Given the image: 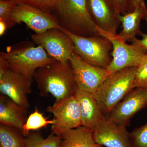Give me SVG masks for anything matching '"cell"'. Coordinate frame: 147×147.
Instances as JSON below:
<instances>
[{
  "instance_id": "6da1fadb",
  "label": "cell",
  "mask_w": 147,
  "mask_h": 147,
  "mask_svg": "<svg viewBox=\"0 0 147 147\" xmlns=\"http://www.w3.org/2000/svg\"><path fill=\"white\" fill-rule=\"evenodd\" d=\"M40 96L51 95L58 102L74 95L77 86L70 61H56L38 69L34 75Z\"/></svg>"
},
{
  "instance_id": "7a4b0ae2",
  "label": "cell",
  "mask_w": 147,
  "mask_h": 147,
  "mask_svg": "<svg viewBox=\"0 0 147 147\" xmlns=\"http://www.w3.org/2000/svg\"><path fill=\"white\" fill-rule=\"evenodd\" d=\"M0 57L7 62L9 70L20 74L32 82L38 69L57 61L50 57L42 46H34L29 41L8 46L5 52H1Z\"/></svg>"
},
{
  "instance_id": "3957f363",
  "label": "cell",
  "mask_w": 147,
  "mask_h": 147,
  "mask_svg": "<svg viewBox=\"0 0 147 147\" xmlns=\"http://www.w3.org/2000/svg\"><path fill=\"white\" fill-rule=\"evenodd\" d=\"M53 12L61 28L70 33L84 37L100 35L86 0H59Z\"/></svg>"
},
{
  "instance_id": "277c9868",
  "label": "cell",
  "mask_w": 147,
  "mask_h": 147,
  "mask_svg": "<svg viewBox=\"0 0 147 147\" xmlns=\"http://www.w3.org/2000/svg\"><path fill=\"white\" fill-rule=\"evenodd\" d=\"M137 67L112 73L93 94L103 114H109L131 90Z\"/></svg>"
},
{
  "instance_id": "5b68a950",
  "label": "cell",
  "mask_w": 147,
  "mask_h": 147,
  "mask_svg": "<svg viewBox=\"0 0 147 147\" xmlns=\"http://www.w3.org/2000/svg\"><path fill=\"white\" fill-rule=\"evenodd\" d=\"M60 29L73 41L74 53L88 63L106 69L113 59V45L108 38L101 35L79 36Z\"/></svg>"
},
{
  "instance_id": "8992f818",
  "label": "cell",
  "mask_w": 147,
  "mask_h": 147,
  "mask_svg": "<svg viewBox=\"0 0 147 147\" xmlns=\"http://www.w3.org/2000/svg\"><path fill=\"white\" fill-rule=\"evenodd\" d=\"M100 35L105 37L113 45L112 60L106 69L110 73L131 67H138L147 54L146 50L134 42L129 45L119 38L117 35L106 32L98 28Z\"/></svg>"
},
{
  "instance_id": "52a82bcc",
  "label": "cell",
  "mask_w": 147,
  "mask_h": 147,
  "mask_svg": "<svg viewBox=\"0 0 147 147\" xmlns=\"http://www.w3.org/2000/svg\"><path fill=\"white\" fill-rule=\"evenodd\" d=\"M10 20L12 27L24 23L37 34L51 29L61 28L54 13L28 5H17L11 12Z\"/></svg>"
},
{
  "instance_id": "ba28073f",
  "label": "cell",
  "mask_w": 147,
  "mask_h": 147,
  "mask_svg": "<svg viewBox=\"0 0 147 147\" xmlns=\"http://www.w3.org/2000/svg\"><path fill=\"white\" fill-rule=\"evenodd\" d=\"M69 61L76 86L83 91L94 93L112 74L106 69L88 63L74 53Z\"/></svg>"
},
{
  "instance_id": "9c48e42d",
  "label": "cell",
  "mask_w": 147,
  "mask_h": 147,
  "mask_svg": "<svg viewBox=\"0 0 147 147\" xmlns=\"http://www.w3.org/2000/svg\"><path fill=\"white\" fill-rule=\"evenodd\" d=\"M31 38L34 43L42 46L48 56L57 61H68L74 53L73 41L61 29H51L40 34H34Z\"/></svg>"
},
{
  "instance_id": "30bf717a",
  "label": "cell",
  "mask_w": 147,
  "mask_h": 147,
  "mask_svg": "<svg viewBox=\"0 0 147 147\" xmlns=\"http://www.w3.org/2000/svg\"><path fill=\"white\" fill-rule=\"evenodd\" d=\"M47 112L54 116L55 123L51 133L60 135L69 129L82 126L79 102L74 95L47 107Z\"/></svg>"
},
{
  "instance_id": "8fae6325",
  "label": "cell",
  "mask_w": 147,
  "mask_h": 147,
  "mask_svg": "<svg viewBox=\"0 0 147 147\" xmlns=\"http://www.w3.org/2000/svg\"><path fill=\"white\" fill-rule=\"evenodd\" d=\"M147 106V88H134L109 114L107 120L127 127L131 118Z\"/></svg>"
},
{
  "instance_id": "7c38bea8",
  "label": "cell",
  "mask_w": 147,
  "mask_h": 147,
  "mask_svg": "<svg viewBox=\"0 0 147 147\" xmlns=\"http://www.w3.org/2000/svg\"><path fill=\"white\" fill-rule=\"evenodd\" d=\"M90 14L98 28L117 35L119 14L111 0H86Z\"/></svg>"
},
{
  "instance_id": "4fadbf2b",
  "label": "cell",
  "mask_w": 147,
  "mask_h": 147,
  "mask_svg": "<svg viewBox=\"0 0 147 147\" xmlns=\"http://www.w3.org/2000/svg\"><path fill=\"white\" fill-rule=\"evenodd\" d=\"M32 83L25 76L9 69L0 79V92L28 109L30 106L28 95L32 92Z\"/></svg>"
},
{
  "instance_id": "5bb4252c",
  "label": "cell",
  "mask_w": 147,
  "mask_h": 147,
  "mask_svg": "<svg viewBox=\"0 0 147 147\" xmlns=\"http://www.w3.org/2000/svg\"><path fill=\"white\" fill-rule=\"evenodd\" d=\"M74 95L79 102L82 126L92 132L95 131L105 123L107 118L104 117L93 94L81 90L77 87Z\"/></svg>"
},
{
  "instance_id": "9a60e30c",
  "label": "cell",
  "mask_w": 147,
  "mask_h": 147,
  "mask_svg": "<svg viewBox=\"0 0 147 147\" xmlns=\"http://www.w3.org/2000/svg\"><path fill=\"white\" fill-rule=\"evenodd\" d=\"M92 136L96 143L106 147H132L126 127L115 124L107 119L93 132Z\"/></svg>"
},
{
  "instance_id": "2e32d148",
  "label": "cell",
  "mask_w": 147,
  "mask_h": 147,
  "mask_svg": "<svg viewBox=\"0 0 147 147\" xmlns=\"http://www.w3.org/2000/svg\"><path fill=\"white\" fill-rule=\"evenodd\" d=\"M122 30L117 36L124 42L131 41L141 32L140 24L142 19L147 18V8L144 1L133 11L119 14Z\"/></svg>"
},
{
  "instance_id": "e0dca14e",
  "label": "cell",
  "mask_w": 147,
  "mask_h": 147,
  "mask_svg": "<svg viewBox=\"0 0 147 147\" xmlns=\"http://www.w3.org/2000/svg\"><path fill=\"white\" fill-rule=\"evenodd\" d=\"M28 108L18 105L4 95H0V125L20 129L27 120Z\"/></svg>"
},
{
  "instance_id": "ac0fdd59",
  "label": "cell",
  "mask_w": 147,
  "mask_h": 147,
  "mask_svg": "<svg viewBox=\"0 0 147 147\" xmlns=\"http://www.w3.org/2000/svg\"><path fill=\"white\" fill-rule=\"evenodd\" d=\"M90 129L80 126L69 129L60 135V147H102L95 142Z\"/></svg>"
},
{
  "instance_id": "d6986e66",
  "label": "cell",
  "mask_w": 147,
  "mask_h": 147,
  "mask_svg": "<svg viewBox=\"0 0 147 147\" xmlns=\"http://www.w3.org/2000/svg\"><path fill=\"white\" fill-rule=\"evenodd\" d=\"M25 138L20 129L0 125V147H25Z\"/></svg>"
},
{
  "instance_id": "ffe728a7",
  "label": "cell",
  "mask_w": 147,
  "mask_h": 147,
  "mask_svg": "<svg viewBox=\"0 0 147 147\" xmlns=\"http://www.w3.org/2000/svg\"><path fill=\"white\" fill-rule=\"evenodd\" d=\"M60 135L51 133L46 138L39 131H32L25 138V147H60Z\"/></svg>"
},
{
  "instance_id": "44dd1931",
  "label": "cell",
  "mask_w": 147,
  "mask_h": 147,
  "mask_svg": "<svg viewBox=\"0 0 147 147\" xmlns=\"http://www.w3.org/2000/svg\"><path fill=\"white\" fill-rule=\"evenodd\" d=\"M55 122L54 119H48L37 109H35L27 118L22 128V133L26 137L31 131H37L50 125H53Z\"/></svg>"
},
{
  "instance_id": "7402d4cb",
  "label": "cell",
  "mask_w": 147,
  "mask_h": 147,
  "mask_svg": "<svg viewBox=\"0 0 147 147\" xmlns=\"http://www.w3.org/2000/svg\"><path fill=\"white\" fill-rule=\"evenodd\" d=\"M132 147H147V123L129 132Z\"/></svg>"
},
{
  "instance_id": "603a6c76",
  "label": "cell",
  "mask_w": 147,
  "mask_h": 147,
  "mask_svg": "<svg viewBox=\"0 0 147 147\" xmlns=\"http://www.w3.org/2000/svg\"><path fill=\"white\" fill-rule=\"evenodd\" d=\"M17 4L32 6L47 12L53 13L59 0H13Z\"/></svg>"
},
{
  "instance_id": "cb8c5ba5",
  "label": "cell",
  "mask_w": 147,
  "mask_h": 147,
  "mask_svg": "<svg viewBox=\"0 0 147 147\" xmlns=\"http://www.w3.org/2000/svg\"><path fill=\"white\" fill-rule=\"evenodd\" d=\"M17 5L13 0H0V20L5 22L8 29L12 28L10 15Z\"/></svg>"
},
{
  "instance_id": "d4e9b609",
  "label": "cell",
  "mask_w": 147,
  "mask_h": 147,
  "mask_svg": "<svg viewBox=\"0 0 147 147\" xmlns=\"http://www.w3.org/2000/svg\"><path fill=\"white\" fill-rule=\"evenodd\" d=\"M147 88V54L142 63L137 67L133 85V88Z\"/></svg>"
},
{
  "instance_id": "484cf974",
  "label": "cell",
  "mask_w": 147,
  "mask_h": 147,
  "mask_svg": "<svg viewBox=\"0 0 147 147\" xmlns=\"http://www.w3.org/2000/svg\"><path fill=\"white\" fill-rule=\"evenodd\" d=\"M119 14H124L127 11V0H111Z\"/></svg>"
},
{
  "instance_id": "4316f807",
  "label": "cell",
  "mask_w": 147,
  "mask_h": 147,
  "mask_svg": "<svg viewBox=\"0 0 147 147\" xmlns=\"http://www.w3.org/2000/svg\"><path fill=\"white\" fill-rule=\"evenodd\" d=\"M145 20L146 21L147 23V18ZM139 35L142 36V38L141 39H138L136 37L132 39L130 42H136L140 46H142L145 50H146L147 52V34L143 33L141 32Z\"/></svg>"
},
{
  "instance_id": "83f0119b",
  "label": "cell",
  "mask_w": 147,
  "mask_h": 147,
  "mask_svg": "<svg viewBox=\"0 0 147 147\" xmlns=\"http://www.w3.org/2000/svg\"><path fill=\"white\" fill-rule=\"evenodd\" d=\"M9 70L8 64L3 58L0 57V79Z\"/></svg>"
},
{
  "instance_id": "f1b7e54d",
  "label": "cell",
  "mask_w": 147,
  "mask_h": 147,
  "mask_svg": "<svg viewBox=\"0 0 147 147\" xmlns=\"http://www.w3.org/2000/svg\"><path fill=\"white\" fill-rule=\"evenodd\" d=\"M144 0H127V12L134 10Z\"/></svg>"
},
{
  "instance_id": "f546056e",
  "label": "cell",
  "mask_w": 147,
  "mask_h": 147,
  "mask_svg": "<svg viewBox=\"0 0 147 147\" xmlns=\"http://www.w3.org/2000/svg\"><path fill=\"white\" fill-rule=\"evenodd\" d=\"M7 24L3 21L0 20V36H3L5 33L6 31L7 30Z\"/></svg>"
}]
</instances>
